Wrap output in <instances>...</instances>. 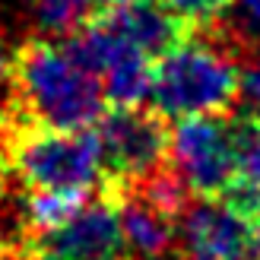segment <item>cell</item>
<instances>
[{
  "instance_id": "obj_1",
  "label": "cell",
  "mask_w": 260,
  "mask_h": 260,
  "mask_svg": "<svg viewBox=\"0 0 260 260\" xmlns=\"http://www.w3.org/2000/svg\"><path fill=\"white\" fill-rule=\"evenodd\" d=\"M4 111L19 124L92 130L108 111L99 76L76 63L60 38L25 35L10 51V92Z\"/></svg>"
},
{
  "instance_id": "obj_2",
  "label": "cell",
  "mask_w": 260,
  "mask_h": 260,
  "mask_svg": "<svg viewBox=\"0 0 260 260\" xmlns=\"http://www.w3.org/2000/svg\"><path fill=\"white\" fill-rule=\"evenodd\" d=\"M0 149L13 175L32 193L95 197L105 184L99 134L19 124L0 108Z\"/></svg>"
},
{
  "instance_id": "obj_3",
  "label": "cell",
  "mask_w": 260,
  "mask_h": 260,
  "mask_svg": "<svg viewBox=\"0 0 260 260\" xmlns=\"http://www.w3.org/2000/svg\"><path fill=\"white\" fill-rule=\"evenodd\" d=\"M238 63V54L213 29L190 35L184 45L155 60L152 105L168 121L232 114L241 92Z\"/></svg>"
},
{
  "instance_id": "obj_4",
  "label": "cell",
  "mask_w": 260,
  "mask_h": 260,
  "mask_svg": "<svg viewBox=\"0 0 260 260\" xmlns=\"http://www.w3.org/2000/svg\"><path fill=\"white\" fill-rule=\"evenodd\" d=\"M105 181L118 187H134L143 178L168 165L172 124L159 108H111L95 124Z\"/></svg>"
},
{
  "instance_id": "obj_5",
  "label": "cell",
  "mask_w": 260,
  "mask_h": 260,
  "mask_svg": "<svg viewBox=\"0 0 260 260\" xmlns=\"http://www.w3.org/2000/svg\"><path fill=\"white\" fill-rule=\"evenodd\" d=\"M168 165L197 200H222L238 181L232 114H200L172 127Z\"/></svg>"
},
{
  "instance_id": "obj_6",
  "label": "cell",
  "mask_w": 260,
  "mask_h": 260,
  "mask_svg": "<svg viewBox=\"0 0 260 260\" xmlns=\"http://www.w3.org/2000/svg\"><path fill=\"white\" fill-rule=\"evenodd\" d=\"M32 260H127L118 200L102 187L73 219L29 244Z\"/></svg>"
},
{
  "instance_id": "obj_7",
  "label": "cell",
  "mask_w": 260,
  "mask_h": 260,
  "mask_svg": "<svg viewBox=\"0 0 260 260\" xmlns=\"http://www.w3.org/2000/svg\"><path fill=\"white\" fill-rule=\"evenodd\" d=\"M254 248V225L225 200H197L178 219V260H238Z\"/></svg>"
},
{
  "instance_id": "obj_8",
  "label": "cell",
  "mask_w": 260,
  "mask_h": 260,
  "mask_svg": "<svg viewBox=\"0 0 260 260\" xmlns=\"http://www.w3.org/2000/svg\"><path fill=\"white\" fill-rule=\"evenodd\" d=\"M92 19L108 25L118 38H124L130 48H137L149 60L165 57L168 51L184 45L190 35H197V29L190 22H184L178 13H172L162 0H130V4L95 13Z\"/></svg>"
},
{
  "instance_id": "obj_9",
  "label": "cell",
  "mask_w": 260,
  "mask_h": 260,
  "mask_svg": "<svg viewBox=\"0 0 260 260\" xmlns=\"http://www.w3.org/2000/svg\"><path fill=\"white\" fill-rule=\"evenodd\" d=\"M102 187L118 200L121 225H124V238H127L130 251H137L146 260H159L175 251V244H178V219L175 216L162 213L159 206L143 200L130 187H118V184H108V181Z\"/></svg>"
},
{
  "instance_id": "obj_10",
  "label": "cell",
  "mask_w": 260,
  "mask_h": 260,
  "mask_svg": "<svg viewBox=\"0 0 260 260\" xmlns=\"http://www.w3.org/2000/svg\"><path fill=\"white\" fill-rule=\"evenodd\" d=\"M152 73H155V60H149L146 54H140L137 48H127L124 54L102 73L105 102L111 108L143 105V99L152 95Z\"/></svg>"
},
{
  "instance_id": "obj_11",
  "label": "cell",
  "mask_w": 260,
  "mask_h": 260,
  "mask_svg": "<svg viewBox=\"0 0 260 260\" xmlns=\"http://www.w3.org/2000/svg\"><path fill=\"white\" fill-rule=\"evenodd\" d=\"M241 10H244V25H235V29H222V22L213 25V32L235 51L238 60L260 51V0H241Z\"/></svg>"
},
{
  "instance_id": "obj_12",
  "label": "cell",
  "mask_w": 260,
  "mask_h": 260,
  "mask_svg": "<svg viewBox=\"0 0 260 260\" xmlns=\"http://www.w3.org/2000/svg\"><path fill=\"white\" fill-rule=\"evenodd\" d=\"M162 4L172 13H178L184 22H190L197 32H203L222 22L235 0H162Z\"/></svg>"
},
{
  "instance_id": "obj_13",
  "label": "cell",
  "mask_w": 260,
  "mask_h": 260,
  "mask_svg": "<svg viewBox=\"0 0 260 260\" xmlns=\"http://www.w3.org/2000/svg\"><path fill=\"white\" fill-rule=\"evenodd\" d=\"M241 92H238V114H248V118L260 121V51L248 54L241 60Z\"/></svg>"
},
{
  "instance_id": "obj_14",
  "label": "cell",
  "mask_w": 260,
  "mask_h": 260,
  "mask_svg": "<svg viewBox=\"0 0 260 260\" xmlns=\"http://www.w3.org/2000/svg\"><path fill=\"white\" fill-rule=\"evenodd\" d=\"M7 92H10V51L0 42V108L7 105Z\"/></svg>"
},
{
  "instance_id": "obj_15",
  "label": "cell",
  "mask_w": 260,
  "mask_h": 260,
  "mask_svg": "<svg viewBox=\"0 0 260 260\" xmlns=\"http://www.w3.org/2000/svg\"><path fill=\"white\" fill-rule=\"evenodd\" d=\"M238 260H260V248L254 244V248H251V251H244V254H241Z\"/></svg>"
},
{
  "instance_id": "obj_16",
  "label": "cell",
  "mask_w": 260,
  "mask_h": 260,
  "mask_svg": "<svg viewBox=\"0 0 260 260\" xmlns=\"http://www.w3.org/2000/svg\"><path fill=\"white\" fill-rule=\"evenodd\" d=\"M254 244H257V248H260V216L254 219Z\"/></svg>"
}]
</instances>
